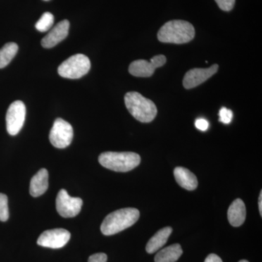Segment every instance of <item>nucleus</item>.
Segmentation results:
<instances>
[{
    "label": "nucleus",
    "mask_w": 262,
    "mask_h": 262,
    "mask_svg": "<svg viewBox=\"0 0 262 262\" xmlns=\"http://www.w3.org/2000/svg\"><path fill=\"white\" fill-rule=\"evenodd\" d=\"M205 262H223L222 261V258L220 256H217L214 253H211V254L208 255L207 256Z\"/></svg>",
    "instance_id": "25"
},
{
    "label": "nucleus",
    "mask_w": 262,
    "mask_h": 262,
    "mask_svg": "<svg viewBox=\"0 0 262 262\" xmlns=\"http://www.w3.org/2000/svg\"><path fill=\"white\" fill-rule=\"evenodd\" d=\"M233 117V113L230 110L222 107L220 111V121L225 124L230 123Z\"/></svg>",
    "instance_id": "21"
},
{
    "label": "nucleus",
    "mask_w": 262,
    "mask_h": 262,
    "mask_svg": "<svg viewBox=\"0 0 262 262\" xmlns=\"http://www.w3.org/2000/svg\"><path fill=\"white\" fill-rule=\"evenodd\" d=\"M18 51V46L16 43L9 42L5 44L0 49V69L5 68L9 64Z\"/></svg>",
    "instance_id": "18"
},
{
    "label": "nucleus",
    "mask_w": 262,
    "mask_h": 262,
    "mask_svg": "<svg viewBox=\"0 0 262 262\" xmlns=\"http://www.w3.org/2000/svg\"><path fill=\"white\" fill-rule=\"evenodd\" d=\"M9 219L8 199L6 194L0 193V221L6 222Z\"/></svg>",
    "instance_id": "20"
},
{
    "label": "nucleus",
    "mask_w": 262,
    "mask_h": 262,
    "mask_svg": "<svg viewBox=\"0 0 262 262\" xmlns=\"http://www.w3.org/2000/svg\"><path fill=\"white\" fill-rule=\"evenodd\" d=\"M229 224L234 227H239L244 223L246 217V208L244 202L236 199L231 204L227 213Z\"/></svg>",
    "instance_id": "14"
},
{
    "label": "nucleus",
    "mask_w": 262,
    "mask_h": 262,
    "mask_svg": "<svg viewBox=\"0 0 262 262\" xmlns=\"http://www.w3.org/2000/svg\"><path fill=\"white\" fill-rule=\"evenodd\" d=\"M26 113V106L21 101H15L10 105L6 114L7 130L10 135H17L21 130Z\"/></svg>",
    "instance_id": "7"
},
{
    "label": "nucleus",
    "mask_w": 262,
    "mask_h": 262,
    "mask_svg": "<svg viewBox=\"0 0 262 262\" xmlns=\"http://www.w3.org/2000/svg\"><path fill=\"white\" fill-rule=\"evenodd\" d=\"M221 10L229 12L233 9L235 0H215Z\"/></svg>",
    "instance_id": "22"
},
{
    "label": "nucleus",
    "mask_w": 262,
    "mask_h": 262,
    "mask_svg": "<svg viewBox=\"0 0 262 262\" xmlns=\"http://www.w3.org/2000/svg\"><path fill=\"white\" fill-rule=\"evenodd\" d=\"M173 232L171 227H166L160 229L149 239L146 246V251L148 253H154L166 244L168 237Z\"/></svg>",
    "instance_id": "16"
},
{
    "label": "nucleus",
    "mask_w": 262,
    "mask_h": 262,
    "mask_svg": "<svg viewBox=\"0 0 262 262\" xmlns=\"http://www.w3.org/2000/svg\"><path fill=\"white\" fill-rule=\"evenodd\" d=\"M70 237V232L67 229H50L40 234L37 239V244L42 247L58 249L65 246Z\"/></svg>",
    "instance_id": "10"
},
{
    "label": "nucleus",
    "mask_w": 262,
    "mask_h": 262,
    "mask_svg": "<svg viewBox=\"0 0 262 262\" xmlns=\"http://www.w3.org/2000/svg\"><path fill=\"white\" fill-rule=\"evenodd\" d=\"M140 213L134 208H122L106 215L101 226L104 235H113L131 227L139 220Z\"/></svg>",
    "instance_id": "2"
},
{
    "label": "nucleus",
    "mask_w": 262,
    "mask_h": 262,
    "mask_svg": "<svg viewBox=\"0 0 262 262\" xmlns=\"http://www.w3.org/2000/svg\"><path fill=\"white\" fill-rule=\"evenodd\" d=\"M91 69V61L84 54H76L70 57L58 67V72L62 77L67 79H80Z\"/></svg>",
    "instance_id": "5"
},
{
    "label": "nucleus",
    "mask_w": 262,
    "mask_h": 262,
    "mask_svg": "<svg viewBox=\"0 0 262 262\" xmlns=\"http://www.w3.org/2000/svg\"><path fill=\"white\" fill-rule=\"evenodd\" d=\"M166 61V57L163 55L155 56L149 61L136 60L129 66V72L134 77H149L153 75L157 68L163 67Z\"/></svg>",
    "instance_id": "9"
},
{
    "label": "nucleus",
    "mask_w": 262,
    "mask_h": 262,
    "mask_svg": "<svg viewBox=\"0 0 262 262\" xmlns=\"http://www.w3.org/2000/svg\"><path fill=\"white\" fill-rule=\"evenodd\" d=\"M98 162L104 168L116 172H127L141 163V157L135 152L106 151L98 157Z\"/></svg>",
    "instance_id": "4"
},
{
    "label": "nucleus",
    "mask_w": 262,
    "mask_h": 262,
    "mask_svg": "<svg viewBox=\"0 0 262 262\" xmlns=\"http://www.w3.org/2000/svg\"><path fill=\"white\" fill-rule=\"evenodd\" d=\"M48 171L42 168L32 177L30 182L29 193L34 198L44 194L48 189Z\"/></svg>",
    "instance_id": "13"
},
{
    "label": "nucleus",
    "mask_w": 262,
    "mask_h": 262,
    "mask_svg": "<svg viewBox=\"0 0 262 262\" xmlns=\"http://www.w3.org/2000/svg\"><path fill=\"white\" fill-rule=\"evenodd\" d=\"M53 23H54V16L49 12H46L43 13L41 18L36 23L35 27L39 32H46L53 27Z\"/></svg>",
    "instance_id": "19"
},
{
    "label": "nucleus",
    "mask_w": 262,
    "mask_h": 262,
    "mask_svg": "<svg viewBox=\"0 0 262 262\" xmlns=\"http://www.w3.org/2000/svg\"><path fill=\"white\" fill-rule=\"evenodd\" d=\"M125 103L131 115L141 122H151L158 114L155 103L138 92L127 93Z\"/></svg>",
    "instance_id": "3"
},
{
    "label": "nucleus",
    "mask_w": 262,
    "mask_h": 262,
    "mask_svg": "<svg viewBox=\"0 0 262 262\" xmlns=\"http://www.w3.org/2000/svg\"><path fill=\"white\" fill-rule=\"evenodd\" d=\"M258 209H259L260 215L262 216V191H261L259 198H258Z\"/></svg>",
    "instance_id": "26"
},
{
    "label": "nucleus",
    "mask_w": 262,
    "mask_h": 262,
    "mask_svg": "<svg viewBox=\"0 0 262 262\" xmlns=\"http://www.w3.org/2000/svg\"><path fill=\"white\" fill-rule=\"evenodd\" d=\"M195 30L192 24L186 20H173L167 22L160 29L158 38L160 42L184 44L192 41Z\"/></svg>",
    "instance_id": "1"
},
{
    "label": "nucleus",
    "mask_w": 262,
    "mask_h": 262,
    "mask_svg": "<svg viewBox=\"0 0 262 262\" xmlns=\"http://www.w3.org/2000/svg\"><path fill=\"white\" fill-rule=\"evenodd\" d=\"M44 1H49V0H44Z\"/></svg>",
    "instance_id": "28"
},
{
    "label": "nucleus",
    "mask_w": 262,
    "mask_h": 262,
    "mask_svg": "<svg viewBox=\"0 0 262 262\" xmlns=\"http://www.w3.org/2000/svg\"><path fill=\"white\" fill-rule=\"evenodd\" d=\"M107 255L106 253H98L91 255L89 258V262H106L107 261Z\"/></svg>",
    "instance_id": "23"
},
{
    "label": "nucleus",
    "mask_w": 262,
    "mask_h": 262,
    "mask_svg": "<svg viewBox=\"0 0 262 262\" xmlns=\"http://www.w3.org/2000/svg\"><path fill=\"white\" fill-rule=\"evenodd\" d=\"M182 253V248L180 245L177 244L171 245L157 253L155 257V261L176 262L178 261Z\"/></svg>",
    "instance_id": "17"
},
{
    "label": "nucleus",
    "mask_w": 262,
    "mask_h": 262,
    "mask_svg": "<svg viewBox=\"0 0 262 262\" xmlns=\"http://www.w3.org/2000/svg\"><path fill=\"white\" fill-rule=\"evenodd\" d=\"M195 126L196 128L202 131H206L208 130L209 124L206 120L203 118L198 119L195 121Z\"/></svg>",
    "instance_id": "24"
},
{
    "label": "nucleus",
    "mask_w": 262,
    "mask_h": 262,
    "mask_svg": "<svg viewBox=\"0 0 262 262\" xmlns=\"http://www.w3.org/2000/svg\"><path fill=\"white\" fill-rule=\"evenodd\" d=\"M80 198L70 196L65 189H61L56 198V209L63 218H72L80 213L82 206Z\"/></svg>",
    "instance_id": "8"
},
{
    "label": "nucleus",
    "mask_w": 262,
    "mask_h": 262,
    "mask_svg": "<svg viewBox=\"0 0 262 262\" xmlns=\"http://www.w3.org/2000/svg\"><path fill=\"white\" fill-rule=\"evenodd\" d=\"M218 70L219 65L214 64L209 68H195L188 71L183 80V85L186 89L198 87L216 73Z\"/></svg>",
    "instance_id": "11"
},
{
    "label": "nucleus",
    "mask_w": 262,
    "mask_h": 262,
    "mask_svg": "<svg viewBox=\"0 0 262 262\" xmlns=\"http://www.w3.org/2000/svg\"><path fill=\"white\" fill-rule=\"evenodd\" d=\"M174 177L179 185L187 190H194L198 187V179L190 170L183 167H177L174 169Z\"/></svg>",
    "instance_id": "15"
},
{
    "label": "nucleus",
    "mask_w": 262,
    "mask_h": 262,
    "mask_svg": "<svg viewBox=\"0 0 262 262\" xmlns=\"http://www.w3.org/2000/svg\"><path fill=\"white\" fill-rule=\"evenodd\" d=\"M70 21L63 20L56 24L51 32L48 33L42 41V47L45 48H51L55 47L58 43L61 42L68 36L70 30Z\"/></svg>",
    "instance_id": "12"
},
{
    "label": "nucleus",
    "mask_w": 262,
    "mask_h": 262,
    "mask_svg": "<svg viewBox=\"0 0 262 262\" xmlns=\"http://www.w3.org/2000/svg\"><path fill=\"white\" fill-rule=\"evenodd\" d=\"M239 262H249V261H248L247 260H241V261H239Z\"/></svg>",
    "instance_id": "27"
},
{
    "label": "nucleus",
    "mask_w": 262,
    "mask_h": 262,
    "mask_svg": "<svg viewBox=\"0 0 262 262\" xmlns=\"http://www.w3.org/2000/svg\"><path fill=\"white\" fill-rule=\"evenodd\" d=\"M73 136V127L72 125L63 119L57 118L50 132L49 139L54 147L64 149L70 145Z\"/></svg>",
    "instance_id": "6"
}]
</instances>
